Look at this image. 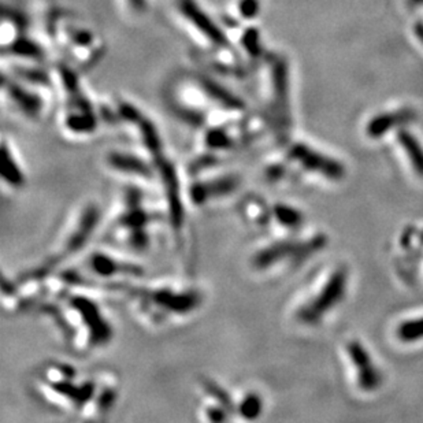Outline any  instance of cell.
Listing matches in <instances>:
<instances>
[{"label": "cell", "mask_w": 423, "mask_h": 423, "mask_svg": "<svg viewBox=\"0 0 423 423\" xmlns=\"http://www.w3.org/2000/svg\"><path fill=\"white\" fill-rule=\"evenodd\" d=\"M99 293L69 285L59 272L51 277V289L36 312L54 328L65 346L75 355L88 356L107 348L116 337L110 315Z\"/></svg>", "instance_id": "obj_1"}, {"label": "cell", "mask_w": 423, "mask_h": 423, "mask_svg": "<svg viewBox=\"0 0 423 423\" xmlns=\"http://www.w3.org/2000/svg\"><path fill=\"white\" fill-rule=\"evenodd\" d=\"M119 296L133 319L150 330H164L188 322L206 305L204 289L180 277H144L126 286Z\"/></svg>", "instance_id": "obj_2"}, {"label": "cell", "mask_w": 423, "mask_h": 423, "mask_svg": "<svg viewBox=\"0 0 423 423\" xmlns=\"http://www.w3.org/2000/svg\"><path fill=\"white\" fill-rule=\"evenodd\" d=\"M163 225L169 228L166 210L151 200L148 187L126 183L109 221L103 224L102 241L128 255H143L153 248L157 229Z\"/></svg>", "instance_id": "obj_3"}, {"label": "cell", "mask_w": 423, "mask_h": 423, "mask_svg": "<svg viewBox=\"0 0 423 423\" xmlns=\"http://www.w3.org/2000/svg\"><path fill=\"white\" fill-rule=\"evenodd\" d=\"M100 371L82 373L70 362L45 360L33 374V393L52 411L89 421L100 386Z\"/></svg>", "instance_id": "obj_4"}, {"label": "cell", "mask_w": 423, "mask_h": 423, "mask_svg": "<svg viewBox=\"0 0 423 423\" xmlns=\"http://www.w3.org/2000/svg\"><path fill=\"white\" fill-rule=\"evenodd\" d=\"M102 225L100 203L93 199L81 200L66 215L43 259L26 270L36 277L47 278L75 263L88 249Z\"/></svg>", "instance_id": "obj_5"}, {"label": "cell", "mask_w": 423, "mask_h": 423, "mask_svg": "<svg viewBox=\"0 0 423 423\" xmlns=\"http://www.w3.org/2000/svg\"><path fill=\"white\" fill-rule=\"evenodd\" d=\"M323 236H314L308 240L292 237L265 240L251 247L247 265L251 272L256 275H270L284 265L298 266L309 255L319 251L325 245Z\"/></svg>", "instance_id": "obj_6"}, {"label": "cell", "mask_w": 423, "mask_h": 423, "mask_svg": "<svg viewBox=\"0 0 423 423\" xmlns=\"http://www.w3.org/2000/svg\"><path fill=\"white\" fill-rule=\"evenodd\" d=\"M243 177L240 173L214 169L185 178L188 206L194 210H204L228 201L241 191Z\"/></svg>", "instance_id": "obj_7"}, {"label": "cell", "mask_w": 423, "mask_h": 423, "mask_svg": "<svg viewBox=\"0 0 423 423\" xmlns=\"http://www.w3.org/2000/svg\"><path fill=\"white\" fill-rule=\"evenodd\" d=\"M105 167L110 174L122 178L125 183L151 187L157 184V169L154 159L143 154L126 150H111L103 157Z\"/></svg>", "instance_id": "obj_8"}, {"label": "cell", "mask_w": 423, "mask_h": 423, "mask_svg": "<svg viewBox=\"0 0 423 423\" xmlns=\"http://www.w3.org/2000/svg\"><path fill=\"white\" fill-rule=\"evenodd\" d=\"M346 279L348 272L346 269L339 268L334 270L319 292L296 308L295 318L305 325L318 323L329 311H332L343 300L346 295Z\"/></svg>", "instance_id": "obj_9"}, {"label": "cell", "mask_w": 423, "mask_h": 423, "mask_svg": "<svg viewBox=\"0 0 423 423\" xmlns=\"http://www.w3.org/2000/svg\"><path fill=\"white\" fill-rule=\"evenodd\" d=\"M196 417L203 422L233 421V392L213 378L199 381Z\"/></svg>", "instance_id": "obj_10"}, {"label": "cell", "mask_w": 423, "mask_h": 423, "mask_svg": "<svg viewBox=\"0 0 423 423\" xmlns=\"http://www.w3.org/2000/svg\"><path fill=\"white\" fill-rule=\"evenodd\" d=\"M285 157L288 162L299 164L303 170L312 174H318L328 180L339 181L346 176V167L341 162L328 155L315 151L307 144L295 143L286 147Z\"/></svg>", "instance_id": "obj_11"}, {"label": "cell", "mask_w": 423, "mask_h": 423, "mask_svg": "<svg viewBox=\"0 0 423 423\" xmlns=\"http://www.w3.org/2000/svg\"><path fill=\"white\" fill-rule=\"evenodd\" d=\"M272 89H274V106H272V122L275 132L284 140L291 128V107L288 96V72L286 63L281 59L272 65Z\"/></svg>", "instance_id": "obj_12"}, {"label": "cell", "mask_w": 423, "mask_h": 423, "mask_svg": "<svg viewBox=\"0 0 423 423\" xmlns=\"http://www.w3.org/2000/svg\"><path fill=\"white\" fill-rule=\"evenodd\" d=\"M241 222L251 231H270L271 204L259 193L247 192L238 197L236 206Z\"/></svg>", "instance_id": "obj_13"}, {"label": "cell", "mask_w": 423, "mask_h": 423, "mask_svg": "<svg viewBox=\"0 0 423 423\" xmlns=\"http://www.w3.org/2000/svg\"><path fill=\"white\" fill-rule=\"evenodd\" d=\"M346 352L356 369L357 384L364 392H373L381 385V374L371 360L370 353L359 341H349Z\"/></svg>", "instance_id": "obj_14"}, {"label": "cell", "mask_w": 423, "mask_h": 423, "mask_svg": "<svg viewBox=\"0 0 423 423\" xmlns=\"http://www.w3.org/2000/svg\"><path fill=\"white\" fill-rule=\"evenodd\" d=\"M178 7L183 15L197 28V31L204 35L211 43L220 47H229V41L225 33L215 25V22L196 4L194 0H178Z\"/></svg>", "instance_id": "obj_15"}, {"label": "cell", "mask_w": 423, "mask_h": 423, "mask_svg": "<svg viewBox=\"0 0 423 423\" xmlns=\"http://www.w3.org/2000/svg\"><path fill=\"white\" fill-rule=\"evenodd\" d=\"M265 413V400L261 392L252 387H241L233 392V421L254 422Z\"/></svg>", "instance_id": "obj_16"}, {"label": "cell", "mask_w": 423, "mask_h": 423, "mask_svg": "<svg viewBox=\"0 0 423 423\" xmlns=\"http://www.w3.org/2000/svg\"><path fill=\"white\" fill-rule=\"evenodd\" d=\"M0 178L3 187L8 188L10 191H20L25 188L28 177L26 171L18 159V156L14 153L13 147L7 143V140H3L1 144V170H0Z\"/></svg>", "instance_id": "obj_17"}, {"label": "cell", "mask_w": 423, "mask_h": 423, "mask_svg": "<svg viewBox=\"0 0 423 423\" xmlns=\"http://www.w3.org/2000/svg\"><path fill=\"white\" fill-rule=\"evenodd\" d=\"M303 224H305V214L299 208L282 201H277L271 204L270 228L274 225L284 231H300Z\"/></svg>", "instance_id": "obj_18"}, {"label": "cell", "mask_w": 423, "mask_h": 423, "mask_svg": "<svg viewBox=\"0 0 423 423\" xmlns=\"http://www.w3.org/2000/svg\"><path fill=\"white\" fill-rule=\"evenodd\" d=\"M415 118V113L410 109H403V110H397V111H392V113H385L380 116L373 118L369 123H367V134L373 139H378L381 136L386 134L390 129H393L394 126L407 123L410 121H413Z\"/></svg>", "instance_id": "obj_19"}, {"label": "cell", "mask_w": 423, "mask_h": 423, "mask_svg": "<svg viewBox=\"0 0 423 423\" xmlns=\"http://www.w3.org/2000/svg\"><path fill=\"white\" fill-rule=\"evenodd\" d=\"M200 86L207 93V96L211 98L222 109H225L228 111H238V113L245 110V105L240 98L234 96L226 88L218 85L217 82H214L208 78H201Z\"/></svg>", "instance_id": "obj_20"}, {"label": "cell", "mask_w": 423, "mask_h": 423, "mask_svg": "<svg viewBox=\"0 0 423 423\" xmlns=\"http://www.w3.org/2000/svg\"><path fill=\"white\" fill-rule=\"evenodd\" d=\"M10 98L17 105V107L29 118H36L43 110V102L39 96L20 86L18 84H6Z\"/></svg>", "instance_id": "obj_21"}, {"label": "cell", "mask_w": 423, "mask_h": 423, "mask_svg": "<svg viewBox=\"0 0 423 423\" xmlns=\"http://www.w3.org/2000/svg\"><path fill=\"white\" fill-rule=\"evenodd\" d=\"M397 140L408 156L411 166L415 173L423 178V147L418 139L407 130H400L397 133Z\"/></svg>", "instance_id": "obj_22"}, {"label": "cell", "mask_w": 423, "mask_h": 423, "mask_svg": "<svg viewBox=\"0 0 423 423\" xmlns=\"http://www.w3.org/2000/svg\"><path fill=\"white\" fill-rule=\"evenodd\" d=\"M396 334L404 343L423 340V316L401 322L396 330Z\"/></svg>", "instance_id": "obj_23"}, {"label": "cell", "mask_w": 423, "mask_h": 423, "mask_svg": "<svg viewBox=\"0 0 423 423\" xmlns=\"http://www.w3.org/2000/svg\"><path fill=\"white\" fill-rule=\"evenodd\" d=\"M13 54L26 56V58H40L43 55V51L39 45L33 41H29L28 39L17 40L11 47H10Z\"/></svg>", "instance_id": "obj_24"}, {"label": "cell", "mask_w": 423, "mask_h": 423, "mask_svg": "<svg viewBox=\"0 0 423 423\" xmlns=\"http://www.w3.org/2000/svg\"><path fill=\"white\" fill-rule=\"evenodd\" d=\"M243 43L245 49L251 54V55H258L261 54V44H259V33L258 31H255V28H249V31H247L244 33Z\"/></svg>", "instance_id": "obj_25"}, {"label": "cell", "mask_w": 423, "mask_h": 423, "mask_svg": "<svg viewBox=\"0 0 423 423\" xmlns=\"http://www.w3.org/2000/svg\"><path fill=\"white\" fill-rule=\"evenodd\" d=\"M238 10L245 20H252L259 13V0H240Z\"/></svg>", "instance_id": "obj_26"}, {"label": "cell", "mask_w": 423, "mask_h": 423, "mask_svg": "<svg viewBox=\"0 0 423 423\" xmlns=\"http://www.w3.org/2000/svg\"><path fill=\"white\" fill-rule=\"evenodd\" d=\"M20 75L29 81L38 82L39 85H48L49 79L47 77V75H44L40 70H32V69H20Z\"/></svg>", "instance_id": "obj_27"}, {"label": "cell", "mask_w": 423, "mask_h": 423, "mask_svg": "<svg viewBox=\"0 0 423 423\" xmlns=\"http://www.w3.org/2000/svg\"><path fill=\"white\" fill-rule=\"evenodd\" d=\"M72 39L75 43H77L79 45H88L92 41V35L89 32H84V31H76L72 35Z\"/></svg>", "instance_id": "obj_28"}, {"label": "cell", "mask_w": 423, "mask_h": 423, "mask_svg": "<svg viewBox=\"0 0 423 423\" xmlns=\"http://www.w3.org/2000/svg\"><path fill=\"white\" fill-rule=\"evenodd\" d=\"M132 7L137 11H143L146 8V0H129Z\"/></svg>", "instance_id": "obj_29"}]
</instances>
